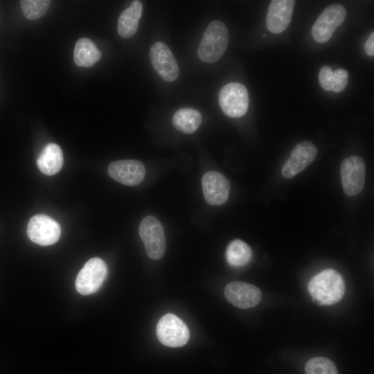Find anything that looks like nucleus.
<instances>
[{
	"label": "nucleus",
	"mask_w": 374,
	"mask_h": 374,
	"mask_svg": "<svg viewBox=\"0 0 374 374\" xmlns=\"http://www.w3.org/2000/svg\"><path fill=\"white\" fill-rule=\"evenodd\" d=\"M308 290L320 305H330L339 302L345 292V283L341 274L332 269H325L309 282Z\"/></svg>",
	"instance_id": "nucleus-1"
},
{
	"label": "nucleus",
	"mask_w": 374,
	"mask_h": 374,
	"mask_svg": "<svg viewBox=\"0 0 374 374\" xmlns=\"http://www.w3.org/2000/svg\"><path fill=\"white\" fill-rule=\"evenodd\" d=\"M229 42V31L220 20L211 21L207 26L199 45L197 55L206 63H214L225 53Z\"/></svg>",
	"instance_id": "nucleus-2"
},
{
	"label": "nucleus",
	"mask_w": 374,
	"mask_h": 374,
	"mask_svg": "<svg viewBox=\"0 0 374 374\" xmlns=\"http://www.w3.org/2000/svg\"><path fill=\"white\" fill-rule=\"evenodd\" d=\"M156 331L159 341L168 347L183 346L190 338V332L186 323L171 313L163 315L159 319Z\"/></svg>",
	"instance_id": "nucleus-3"
},
{
	"label": "nucleus",
	"mask_w": 374,
	"mask_h": 374,
	"mask_svg": "<svg viewBox=\"0 0 374 374\" xmlns=\"http://www.w3.org/2000/svg\"><path fill=\"white\" fill-rule=\"evenodd\" d=\"M139 235L149 258L160 259L166 251V238L159 220L151 215L144 217L139 226Z\"/></svg>",
	"instance_id": "nucleus-4"
},
{
	"label": "nucleus",
	"mask_w": 374,
	"mask_h": 374,
	"mask_svg": "<svg viewBox=\"0 0 374 374\" xmlns=\"http://www.w3.org/2000/svg\"><path fill=\"white\" fill-rule=\"evenodd\" d=\"M107 274V267L103 260L97 257L89 259L77 275L76 290L82 295L95 293L103 285Z\"/></svg>",
	"instance_id": "nucleus-5"
},
{
	"label": "nucleus",
	"mask_w": 374,
	"mask_h": 374,
	"mask_svg": "<svg viewBox=\"0 0 374 374\" xmlns=\"http://www.w3.org/2000/svg\"><path fill=\"white\" fill-rule=\"evenodd\" d=\"M346 15V8L341 3H336L327 6L312 28L314 40L321 44L327 42L335 30L342 24Z\"/></svg>",
	"instance_id": "nucleus-6"
},
{
	"label": "nucleus",
	"mask_w": 374,
	"mask_h": 374,
	"mask_svg": "<svg viewBox=\"0 0 374 374\" xmlns=\"http://www.w3.org/2000/svg\"><path fill=\"white\" fill-rule=\"evenodd\" d=\"M219 104L222 112L229 117L244 116L249 107L247 88L239 82L226 84L219 93Z\"/></svg>",
	"instance_id": "nucleus-7"
},
{
	"label": "nucleus",
	"mask_w": 374,
	"mask_h": 374,
	"mask_svg": "<svg viewBox=\"0 0 374 374\" xmlns=\"http://www.w3.org/2000/svg\"><path fill=\"white\" fill-rule=\"evenodd\" d=\"M26 233L29 239L42 246H48L58 241L61 235L60 224L44 214L33 216L27 225Z\"/></svg>",
	"instance_id": "nucleus-8"
},
{
	"label": "nucleus",
	"mask_w": 374,
	"mask_h": 374,
	"mask_svg": "<svg viewBox=\"0 0 374 374\" xmlns=\"http://www.w3.org/2000/svg\"><path fill=\"white\" fill-rule=\"evenodd\" d=\"M340 173L346 195L353 197L362 192L366 178L365 163L362 158L352 156L345 159L341 163Z\"/></svg>",
	"instance_id": "nucleus-9"
},
{
	"label": "nucleus",
	"mask_w": 374,
	"mask_h": 374,
	"mask_svg": "<svg viewBox=\"0 0 374 374\" xmlns=\"http://www.w3.org/2000/svg\"><path fill=\"white\" fill-rule=\"evenodd\" d=\"M152 65L163 80L173 82L179 75V69L177 61L169 48L162 42L154 43L150 51Z\"/></svg>",
	"instance_id": "nucleus-10"
},
{
	"label": "nucleus",
	"mask_w": 374,
	"mask_h": 374,
	"mask_svg": "<svg viewBox=\"0 0 374 374\" xmlns=\"http://www.w3.org/2000/svg\"><path fill=\"white\" fill-rule=\"evenodd\" d=\"M317 154L316 146L310 141H302L291 152L290 157L282 167V175L292 178L314 161Z\"/></svg>",
	"instance_id": "nucleus-11"
},
{
	"label": "nucleus",
	"mask_w": 374,
	"mask_h": 374,
	"mask_svg": "<svg viewBox=\"0 0 374 374\" xmlns=\"http://www.w3.org/2000/svg\"><path fill=\"white\" fill-rule=\"evenodd\" d=\"M224 295L229 303L241 309L255 307L260 302L262 298L258 287L240 281L228 283L224 290Z\"/></svg>",
	"instance_id": "nucleus-12"
},
{
	"label": "nucleus",
	"mask_w": 374,
	"mask_h": 374,
	"mask_svg": "<svg viewBox=\"0 0 374 374\" xmlns=\"http://www.w3.org/2000/svg\"><path fill=\"white\" fill-rule=\"evenodd\" d=\"M202 185L204 199L208 204L219 206L227 201L230 184L225 176L220 172H207L202 177Z\"/></svg>",
	"instance_id": "nucleus-13"
},
{
	"label": "nucleus",
	"mask_w": 374,
	"mask_h": 374,
	"mask_svg": "<svg viewBox=\"0 0 374 374\" xmlns=\"http://www.w3.org/2000/svg\"><path fill=\"white\" fill-rule=\"evenodd\" d=\"M109 175L115 181L126 185L140 184L145 174L143 164L134 159H125L112 162L108 166Z\"/></svg>",
	"instance_id": "nucleus-14"
},
{
	"label": "nucleus",
	"mask_w": 374,
	"mask_h": 374,
	"mask_svg": "<svg viewBox=\"0 0 374 374\" xmlns=\"http://www.w3.org/2000/svg\"><path fill=\"white\" fill-rule=\"evenodd\" d=\"M295 1L273 0L266 17V26L274 34L284 31L291 22Z\"/></svg>",
	"instance_id": "nucleus-15"
},
{
	"label": "nucleus",
	"mask_w": 374,
	"mask_h": 374,
	"mask_svg": "<svg viewBox=\"0 0 374 374\" xmlns=\"http://www.w3.org/2000/svg\"><path fill=\"white\" fill-rule=\"evenodd\" d=\"M63 152L56 143H50L41 152L37 165L39 170L46 175L57 173L63 166Z\"/></svg>",
	"instance_id": "nucleus-16"
},
{
	"label": "nucleus",
	"mask_w": 374,
	"mask_h": 374,
	"mask_svg": "<svg viewBox=\"0 0 374 374\" xmlns=\"http://www.w3.org/2000/svg\"><path fill=\"white\" fill-rule=\"evenodd\" d=\"M142 4L139 1H134L119 16L117 30L123 38H129L134 35L139 26L142 15Z\"/></svg>",
	"instance_id": "nucleus-17"
},
{
	"label": "nucleus",
	"mask_w": 374,
	"mask_h": 374,
	"mask_svg": "<svg viewBox=\"0 0 374 374\" xmlns=\"http://www.w3.org/2000/svg\"><path fill=\"white\" fill-rule=\"evenodd\" d=\"M73 57L77 66L89 67L100 59L101 53L91 39L83 37L75 43Z\"/></svg>",
	"instance_id": "nucleus-18"
},
{
	"label": "nucleus",
	"mask_w": 374,
	"mask_h": 374,
	"mask_svg": "<svg viewBox=\"0 0 374 374\" xmlns=\"http://www.w3.org/2000/svg\"><path fill=\"white\" fill-rule=\"evenodd\" d=\"M202 121V116L199 112L192 108H183L174 114L172 123L178 131L193 134L199 128Z\"/></svg>",
	"instance_id": "nucleus-19"
},
{
	"label": "nucleus",
	"mask_w": 374,
	"mask_h": 374,
	"mask_svg": "<svg viewBox=\"0 0 374 374\" xmlns=\"http://www.w3.org/2000/svg\"><path fill=\"white\" fill-rule=\"evenodd\" d=\"M252 251L249 246L241 240H234L228 245L226 258L229 264L233 267L246 265L251 260Z\"/></svg>",
	"instance_id": "nucleus-20"
},
{
	"label": "nucleus",
	"mask_w": 374,
	"mask_h": 374,
	"mask_svg": "<svg viewBox=\"0 0 374 374\" xmlns=\"http://www.w3.org/2000/svg\"><path fill=\"white\" fill-rule=\"evenodd\" d=\"M51 4L47 0H22L21 8L24 17L30 20H35L43 16Z\"/></svg>",
	"instance_id": "nucleus-21"
},
{
	"label": "nucleus",
	"mask_w": 374,
	"mask_h": 374,
	"mask_svg": "<svg viewBox=\"0 0 374 374\" xmlns=\"http://www.w3.org/2000/svg\"><path fill=\"white\" fill-rule=\"evenodd\" d=\"M305 371L306 374H338L334 362L323 357L310 359L306 363Z\"/></svg>",
	"instance_id": "nucleus-22"
},
{
	"label": "nucleus",
	"mask_w": 374,
	"mask_h": 374,
	"mask_svg": "<svg viewBox=\"0 0 374 374\" xmlns=\"http://www.w3.org/2000/svg\"><path fill=\"white\" fill-rule=\"evenodd\" d=\"M348 82V73L343 69L333 71L332 85L331 91L339 93L342 91Z\"/></svg>",
	"instance_id": "nucleus-23"
},
{
	"label": "nucleus",
	"mask_w": 374,
	"mask_h": 374,
	"mask_svg": "<svg viewBox=\"0 0 374 374\" xmlns=\"http://www.w3.org/2000/svg\"><path fill=\"white\" fill-rule=\"evenodd\" d=\"M333 71L328 66L322 67L319 73V82L326 91H331L332 85Z\"/></svg>",
	"instance_id": "nucleus-24"
},
{
	"label": "nucleus",
	"mask_w": 374,
	"mask_h": 374,
	"mask_svg": "<svg viewBox=\"0 0 374 374\" xmlns=\"http://www.w3.org/2000/svg\"><path fill=\"white\" fill-rule=\"evenodd\" d=\"M364 51L369 56L374 55V32H372L364 44Z\"/></svg>",
	"instance_id": "nucleus-25"
}]
</instances>
